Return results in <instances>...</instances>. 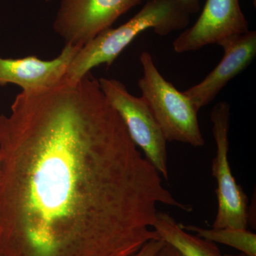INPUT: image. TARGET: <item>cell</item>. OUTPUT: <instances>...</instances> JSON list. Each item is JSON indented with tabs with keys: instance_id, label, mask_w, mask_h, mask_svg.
<instances>
[{
	"instance_id": "cell-2",
	"label": "cell",
	"mask_w": 256,
	"mask_h": 256,
	"mask_svg": "<svg viewBox=\"0 0 256 256\" xmlns=\"http://www.w3.org/2000/svg\"><path fill=\"white\" fill-rule=\"evenodd\" d=\"M191 13L180 0H148L127 22L109 28L82 46L70 62L65 78L76 82L101 64L108 66L143 32L153 30L160 36L184 30Z\"/></svg>"
},
{
	"instance_id": "cell-16",
	"label": "cell",
	"mask_w": 256,
	"mask_h": 256,
	"mask_svg": "<svg viewBox=\"0 0 256 256\" xmlns=\"http://www.w3.org/2000/svg\"><path fill=\"white\" fill-rule=\"evenodd\" d=\"M43 1H44V2H50V0H43Z\"/></svg>"
},
{
	"instance_id": "cell-12",
	"label": "cell",
	"mask_w": 256,
	"mask_h": 256,
	"mask_svg": "<svg viewBox=\"0 0 256 256\" xmlns=\"http://www.w3.org/2000/svg\"><path fill=\"white\" fill-rule=\"evenodd\" d=\"M165 242L162 239H154L146 242L137 252L130 256H156Z\"/></svg>"
},
{
	"instance_id": "cell-15",
	"label": "cell",
	"mask_w": 256,
	"mask_h": 256,
	"mask_svg": "<svg viewBox=\"0 0 256 256\" xmlns=\"http://www.w3.org/2000/svg\"><path fill=\"white\" fill-rule=\"evenodd\" d=\"M249 256L246 255V254H242V252H240V254H238V255H235V256H234V255H225V256Z\"/></svg>"
},
{
	"instance_id": "cell-14",
	"label": "cell",
	"mask_w": 256,
	"mask_h": 256,
	"mask_svg": "<svg viewBox=\"0 0 256 256\" xmlns=\"http://www.w3.org/2000/svg\"><path fill=\"white\" fill-rule=\"evenodd\" d=\"M148 0H142V2H146ZM183 4L188 8L191 14L196 13L200 9V0H180Z\"/></svg>"
},
{
	"instance_id": "cell-4",
	"label": "cell",
	"mask_w": 256,
	"mask_h": 256,
	"mask_svg": "<svg viewBox=\"0 0 256 256\" xmlns=\"http://www.w3.org/2000/svg\"><path fill=\"white\" fill-rule=\"evenodd\" d=\"M216 153L212 172L216 180L217 213L212 228H247L250 222L248 198L232 174L228 161L230 108L228 102L216 104L210 112Z\"/></svg>"
},
{
	"instance_id": "cell-18",
	"label": "cell",
	"mask_w": 256,
	"mask_h": 256,
	"mask_svg": "<svg viewBox=\"0 0 256 256\" xmlns=\"http://www.w3.org/2000/svg\"></svg>"
},
{
	"instance_id": "cell-17",
	"label": "cell",
	"mask_w": 256,
	"mask_h": 256,
	"mask_svg": "<svg viewBox=\"0 0 256 256\" xmlns=\"http://www.w3.org/2000/svg\"><path fill=\"white\" fill-rule=\"evenodd\" d=\"M256 0H254V5H255V6H256Z\"/></svg>"
},
{
	"instance_id": "cell-5",
	"label": "cell",
	"mask_w": 256,
	"mask_h": 256,
	"mask_svg": "<svg viewBox=\"0 0 256 256\" xmlns=\"http://www.w3.org/2000/svg\"><path fill=\"white\" fill-rule=\"evenodd\" d=\"M98 82L106 99L122 119L132 142L168 181V141L146 100L142 96L132 95L116 79L101 78Z\"/></svg>"
},
{
	"instance_id": "cell-7",
	"label": "cell",
	"mask_w": 256,
	"mask_h": 256,
	"mask_svg": "<svg viewBox=\"0 0 256 256\" xmlns=\"http://www.w3.org/2000/svg\"><path fill=\"white\" fill-rule=\"evenodd\" d=\"M248 31L239 0H206L200 18L176 37L173 48L182 54L210 44L223 47Z\"/></svg>"
},
{
	"instance_id": "cell-11",
	"label": "cell",
	"mask_w": 256,
	"mask_h": 256,
	"mask_svg": "<svg viewBox=\"0 0 256 256\" xmlns=\"http://www.w3.org/2000/svg\"><path fill=\"white\" fill-rule=\"evenodd\" d=\"M180 225L184 230L195 234L197 236L208 242L228 246L246 255L256 256V235L248 228L207 229L194 225Z\"/></svg>"
},
{
	"instance_id": "cell-13",
	"label": "cell",
	"mask_w": 256,
	"mask_h": 256,
	"mask_svg": "<svg viewBox=\"0 0 256 256\" xmlns=\"http://www.w3.org/2000/svg\"><path fill=\"white\" fill-rule=\"evenodd\" d=\"M156 256H183L172 246L165 242L164 246L160 249Z\"/></svg>"
},
{
	"instance_id": "cell-9",
	"label": "cell",
	"mask_w": 256,
	"mask_h": 256,
	"mask_svg": "<svg viewBox=\"0 0 256 256\" xmlns=\"http://www.w3.org/2000/svg\"><path fill=\"white\" fill-rule=\"evenodd\" d=\"M218 65L201 82L184 90L197 111L210 104L230 80L244 72L256 55V32L249 30L222 47Z\"/></svg>"
},
{
	"instance_id": "cell-8",
	"label": "cell",
	"mask_w": 256,
	"mask_h": 256,
	"mask_svg": "<svg viewBox=\"0 0 256 256\" xmlns=\"http://www.w3.org/2000/svg\"><path fill=\"white\" fill-rule=\"evenodd\" d=\"M80 47L65 45L60 55L52 60L35 56L20 58L0 56V86L12 84L22 92H34L54 86L65 78L69 65Z\"/></svg>"
},
{
	"instance_id": "cell-1",
	"label": "cell",
	"mask_w": 256,
	"mask_h": 256,
	"mask_svg": "<svg viewBox=\"0 0 256 256\" xmlns=\"http://www.w3.org/2000/svg\"><path fill=\"white\" fill-rule=\"evenodd\" d=\"M191 212L87 74L22 92L0 114V256H130L158 206Z\"/></svg>"
},
{
	"instance_id": "cell-10",
	"label": "cell",
	"mask_w": 256,
	"mask_h": 256,
	"mask_svg": "<svg viewBox=\"0 0 256 256\" xmlns=\"http://www.w3.org/2000/svg\"><path fill=\"white\" fill-rule=\"evenodd\" d=\"M153 229L162 240L172 246L183 256H223L214 242L184 230L169 214L158 212Z\"/></svg>"
},
{
	"instance_id": "cell-6",
	"label": "cell",
	"mask_w": 256,
	"mask_h": 256,
	"mask_svg": "<svg viewBox=\"0 0 256 256\" xmlns=\"http://www.w3.org/2000/svg\"><path fill=\"white\" fill-rule=\"evenodd\" d=\"M142 0H62L54 22L65 45L80 47Z\"/></svg>"
},
{
	"instance_id": "cell-3",
	"label": "cell",
	"mask_w": 256,
	"mask_h": 256,
	"mask_svg": "<svg viewBox=\"0 0 256 256\" xmlns=\"http://www.w3.org/2000/svg\"><path fill=\"white\" fill-rule=\"evenodd\" d=\"M140 60L143 75L138 80V86L166 141L194 148L204 146L198 124V111L190 99L164 78L149 52H142Z\"/></svg>"
}]
</instances>
